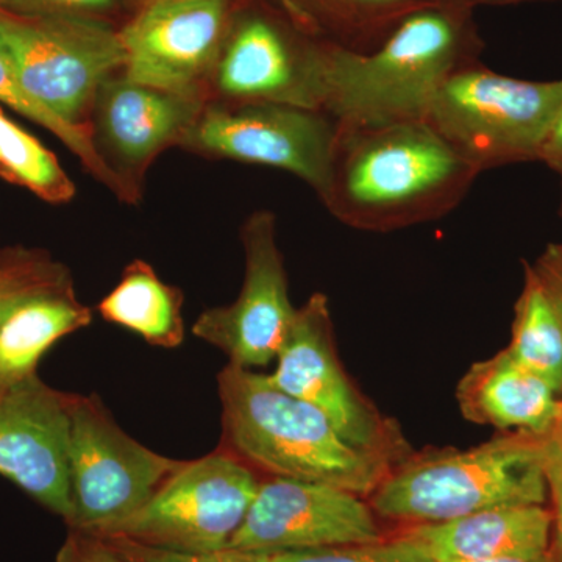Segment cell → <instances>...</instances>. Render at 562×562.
<instances>
[{
	"label": "cell",
	"instance_id": "6da1fadb",
	"mask_svg": "<svg viewBox=\"0 0 562 562\" xmlns=\"http://www.w3.org/2000/svg\"><path fill=\"white\" fill-rule=\"evenodd\" d=\"M480 173L425 120L338 125L321 201L355 231L397 232L452 213Z\"/></svg>",
	"mask_w": 562,
	"mask_h": 562
},
{
	"label": "cell",
	"instance_id": "7a4b0ae2",
	"mask_svg": "<svg viewBox=\"0 0 562 562\" xmlns=\"http://www.w3.org/2000/svg\"><path fill=\"white\" fill-rule=\"evenodd\" d=\"M473 11L458 0L425 7L368 52L327 41L325 113L342 127L424 121L443 81L479 61L484 44Z\"/></svg>",
	"mask_w": 562,
	"mask_h": 562
},
{
	"label": "cell",
	"instance_id": "3957f363",
	"mask_svg": "<svg viewBox=\"0 0 562 562\" xmlns=\"http://www.w3.org/2000/svg\"><path fill=\"white\" fill-rule=\"evenodd\" d=\"M217 386L222 447L251 468L331 484L360 497L372 495L394 469L344 441L319 409L281 391L265 373L228 362Z\"/></svg>",
	"mask_w": 562,
	"mask_h": 562
},
{
	"label": "cell",
	"instance_id": "277c9868",
	"mask_svg": "<svg viewBox=\"0 0 562 562\" xmlns=\"http://www.w3.org/2000/svg\"><path fill=\"white\" fill-rule=\"evenodd\" d=\"M547 501L543 436L512 431L462 452L412 454L373 491L371 508L390 519L438 524Z\"/></svg>",
	"mask_w": 562,
	"mask_h": 562
},
{
	"label": "cell",
	"instance_id": "5b68a950",
	"mask_svg": "<svg viewBox=\"0 0 562 562\" xmlns=\"http://www.w3.org/2000/svg\"><path fill=\"white\" fill-rule=\"evenodd\" d=\"M562 103V80L528 81L473 61L449 77L425 121L480 172L541 160Z\"/></svg>",
	"mask_w": 562,
	"mask_h": 562
},
{
	"label": "cell",
	"instance_id": "8992f818",
	"mask_svg": "<svg viewBox=\"0 0 562 562\" xmlns=\"http://www.w3.org/2000/svg\"><path fill=\"white\" fill-rule=\"evenodd\" d=\"M184 461L122 430L98 395H74L69 420V530L110 535L138 513Z\"/></svg>",
	"mask_w": 562,
	"mask_h": 562
},
{
	"label": "cell",
	"instance_id": "52a82bcc",
	"mask_svg": "<svg viewBox=\"0 0 562 562\" xmlns=\"http://www.w3.org/2000/svg\"><path fill=\"white\" fill-rule=\"evenodd\" d=\"M0 52L25 91L77 125H90L95 95L125 66L120 31L111 22L79 18L0 11Z\"/></svg>",
	"mask_w": 562,
	"mask_h": 562
},
{
	"label": "cell",
	"instance_id": "ba28073f",
	"mask_svg": "<svg viewBox=\"0 0 562 562\" xmlns=\"http://www.w3.org/2000/svg\"><path fill=\"white\" fill-rule=\"evenodd\" d=\"M325 43L271 0L236 5L213 79L228 105L324 111Z\"/></svg>",
	"mask_w": 562,
	"mask_h": 562
},
{
	"label": "cell",
	"instance_id": "9c48e42d",
	"mask_svg": "<svg viewBox=\"0 0 562 562\" xmlns=\"http://www.w3.org/2000/svg\"><path fill=\"white\" fill-rule=\"evenodd\" d=\"M254 468L222 449L183 465L110 535L184 553L225 550L260 490Z\"/></svg>",
	"mask_w": 562,
	"mask_h": 562
},
{
	"label": "cell",
	"instance_id": "30bf717a",
	"mask_svg": "<svg viewBox=\"0 0 562 562\" xmlns=\"http://www.w3.org/2000/svg\"><path fill=\"white\" fill-rule=\"evenodd\" d=\"M277 387L319 409L336 432L392 468L412 457L401 427L384 417L351 383L336 350L328 297L316 292L295 313L277 355Z\"/></svg>",
	"mask_w": 562,
	"mask_h": 562
},
{
	"label": "cell",
	"instance_id": "8fae6325",
	"mask_svg": "<svg viewBox=\"0 0 562 562\" xmlns=\"http://www.w3.org/2000/svg\"><path fill=\"white\" fill-rule=\"evenodd\" d=\"M336 138L338 124L325 111L247 103L203 110L180 146L281 169L305 181L321 199L330 179Z\"/></svg>",
	"mask_w": 562,
	"mask_h": 562
},
{
	"label": "cell",
	"instance_id": "7c38bea8",
	"mask_svg": "<svg viewBox=\"0 0 562 562\" xmlns=\"http://www.w3.org/2000/svg\"><path fill=\"white\" fill-rule=\"evenodd\" d=\"M238 0H157L120 31L122 76L179 94L202 95L214 74Z\"/></svg>",
	"mask_w": 562,
	"mask_h": 562
},
{
	"label": "cell",
	"instance_id": "4fadbf2b",
	"mask_svg": "<svg viewBox=\"0 0 562 562\" xmlns=\"http://www.w3.org/2000/svg\"><path fill=\"white\" fill-rule=\"evenodd\" d=\"M246 273L231 305L205 310L192 325L202 341L227 355L231 364L260 368L276 360L297 308L290 297L276 214L255 211L241 231Z\"/></svg>",
	"mask_w": 562,
	"mask_h": 562
},
{
	"label": "cell",
	"instance_id": "5bb4252c",
	"mask_svg": "<svg viewBox=\"0 0 562 562\" xmlns=\"http://www.w3.org/2000/svg\"><path fill=\"white\" fill-rule=\"evenodd\" d=\"M371 505L331 484L272 476L260 483L228 550L294 552L382 541Z\"/></svg>",
	"mask_w": 562,
	"mask_h": 562
},
{
	"label": "cell",
	"instance_id": "9a60e30c",
	"mask_svg": "<svg viewBox=\"0 0 562 562\" xmlns=\"http://www.w3.org/2000/svg\"><path fill=\"white\" fill-rule=\"evenodd\" d=\"M74 395L38 372L0 382V475L65 522L69 492V420Z\"/></svg>",
	"mask_w": 562,
	"mask_h": 562
},
{
	"label": "cell",
	"instance_id": "2e32d148",
	"mask_svg": "<svg viewBox=\"0 0 562 562\" xmlns=\"http://www.w3.org/2000/svg\"><path fill=\"white\" fill-rule=\"evenodd\" d=\"M205 110L203 95L158 90L111 77L92 106V136L111 169L136 191L140 176L162 150L180 146Z\"/></svg>",
	"mask_w": 562,
	"mask_h": 562
},
{
	"label": "cell",
	"instance_id": "e0dca14e",
	"mask_svg": "<svg viewBox=\"0 0 562 562\" xmlns=\"http://www.w3.org/2000/svg\"><path fill=\"white\" fill-rule=\"evenodd\" d=\"M457 398L465 419L505 432L547 436L562 412L560 395L514 360L508 349L473 362L458 383Z\"/></svg>",
	"mask_w": 562,
	"mask_h": 562
},
{
	"label": "cell",
	"instance_id": "ac0fdd59",
	"mask_svg": "<svg viewBox=\"0 0 562 562\" xmlns=\"http://www.w3.org/2000/svg\"><path fill=\"white\" fill-rule=\"evenodd\" d=\"M553 514L546 505L501 506L406 531L438 561L536 557L550 552Z\"/></svg>",
	"mask_w": 562,
	"mask_h": 562
},
{
	"label": "cell",
	"instance_id": "d6986e66",
	"mask_svg": "<svg viewBox=\"0 0 562 562\" xmlns=\"http://www.w3.org/2000/svg\"><path fill=\"white\" fill-rule=\"evenodd\" d=\"M92 312L74 284L32 295L0 324V382L38 372L41 358L55 342L88 327Z\"/></svg>",
	"mask_w": 562,
	"mask_h": 562
},
{
	"label": "cell",
	"instance_id": "ffe728a7",
	"mask_svg": "<svg viewBox=\"0 0 562 562\" xmlns=\"http://www.w3.org/2000/svg\"><path fill=\"white\" fill-rule=\"evenodd\" d=\"M317 38L368 52L414 11L457 0H271ZM461 2V0H458ZM464 3V2H462Z\"/></svg>",
	"mask_w": 562,
	"mask_h": 562
},
{
	"label": "cell",
	"instance_id": "44dd1931",
	"mask_svg": "<svg viewBox=\"0 0 562 562\" xmlns=\"http://www.w3.org/2000/svg\"><path fill=\"white\" fill-rule=\"evenodd\" d=\"M183 301V292L165 283L149 262L135 260L98 310L103 319L138 333L151 346L176 349L184 339Z\"/></svg>",
	"mask_w": 562,
	"mask_h": 562
},
{
	"label": "cell",
	"instance_id": "7402d4cb",
	"mask_svg": "<svg viewBox=\"0 0 562 562\" xmlns=\"http://www.w3.org/2000/svg\"><path fill=\"white\" fill-rule=\"evenodd\" d=\"M524 288L514 306L512 342L506 349L561 397L562 317L531 265L524 262Z\"/></svg>",
	"mask_w": 562,
	"mask_h": 562
},
{
	"label": "cell",
	"instance_id": "603a6c76",
	"mask_svg": "<svg viewBox=\"0 0 562 562\" xmlns=\"http://www.w3.org/2000/svg\"><path fill=\"white\" fill-rule=\"evenodd\" d=\"M0 177L27 188L41 201L61 205L76 198V184L57 157L0 110Z\"/></svg>",
	"mask_w": 562,
	"mask_h": 562
},
{
	"label": "cell",
	"instance_id": "cb8c5ba5",
	"mask_svg": "<svg viewBox=\"0 0 562 562\" xmlns=\"http://www.w3.org/2000/svg\"><path fill=\"white\" fill-rule=\"evenodd\" d=\"M0 102L7 103L11 109L16 110L22 116L35 121L41 127L54 133L72 154H76L81 165L110 188L114 194L120 195L122 201L136 199V191H133L124 180L110 168L109 162L103 160L101 151L95 146L92 136L91 125H77L63 120L54 111L47 109L40 101L21 87L14 74L11 72L9 63L0 52Z\"/></svg>",
	"mask_w": 562,
	"mask_h": 562
},
{
	"label": "cell",
	"instance_id": "d4e9b609",
	"mask_svg": "<svg viewBox=\"0 0 562 562\" xmlns=\"http://www.w3.org/2000/svg\"><path fill=\"white\" fill-rule=\"evenodd\" d=\"M74 284L72 273L49 251L29 247L0 249V324L32 295Z\"/></svg>",
	"mask_w": 562,
	"mask_h": 562
},
{
	"label": "cell",
	"instance_id": "484cf974",
	"mask_svg": "<svg viewBox=\"0 0 562 562\" xmlns=\"http://www.w3.org/2000/svg\"><path fill=\"white\" fill-rule=\"evenodd\" d=\"M254 554L260 562H436L424 543L408 532L391 541Z\"/></svg>",
	"mask_w": 562,
	"mask_h": 562
},
{
	"label": "cell",
	"instance_id": "4316f807",
	"mask_svg": "<svg viewBox=\"0 0 562 562\" xmlns=\"http://www.w3.org/2000/svg\"><path fill=\"white\" fill-rule=\"evenodd\" d=\"M131 3L133 0H0V11L27 18H79L110 22Z\"/></svg>",
	"mask_w": 562,
	"mask_h": 562
},
{
	"label": "cell",
	"instance_id": "83f0119b",
	"mask_svg": "<svg viewBox=\"0 0 562 562\" xmlns=\"http://www.w3.org/2000/svg\"><path fill=\"white\" fill-rule=\"evenodd\" d=\"M103 539L128 562H260L254 553L239 552V550L225 549L211 553H184L146 546V543L122 538V536H109Z\"/></svg>",
	"mask_w": 562,
	"mask_h": 562
},
{
	"label": "cell",
	"instance_id": "f1b7e54d",
	"mask_svg": "<svg viewBox=\"0 0 562 562\" xmlns=\"http://www.w3.org/2000/svg\"><path fill=\"white\" fill-rule=\"evenodd\" d=\"M54 562H128L103 538L90 532L69 530Z\"/></svg>",
	"mask_w": 562,
	"mask_h": 562
},
{
	"label": "cell",
	"instance_id": "f546056e",
	"mask_svg": "<svg viewBox=\"0 0 562 562\" xmlns=\"http://www.w3.org/2000/svg\"><path fill=\"white\" fill-rule=\"evenodd\" d=\"M531 268L562 317V244H550ZM549 435L562 442V412Z\"/></svg>",
	"mask_w": 562,
	"mask_h": 562
},
{
	"label": "cell",
	"instance_id": "4dcf8cb0",
	"mask_svg": "<svg viewBox=\"0 0 562 562\" xmlns=\"http://www.w3.org/2000/svg\"><path fill=\"white\" fill-rule=\"evenodd\" d=\"M543 469L552 506L562 508V442L552 436H543Z\"/></svg>",
	"mask_w": 562,
	"mask_h": 562
},
{
	"label": "cell",
	"instance_id": "1f68e13d",
	"mask_svg": "<svg viewBox=\"0 0 562 562\" xmlns=\"http://www.w3.org/2000/svg\"><path fill=\"white\" fill-rule=\"evenodd\" d=\"M549 168L554 169L558 173H562V103L557 117H554L552 128L547 136L541 151V160Z\"/></svg>",
	"mask_w": 562,
	"mask_h": 562
},
{
	"label": "cell",
	"instance_id": "d6a6232c",
	"mask_svg": "<svg viewBox=\"0 0 562 562\" xmlns=\"http://www.w3.org/2000/svg\"><path fill=\"white\" fill-rule=\"evenodd\" d=\"M553 530L552 543H550V553L554 562H562V508L552 506Z\"/></svg>",
	"mask_w": 562,
	"mask_h": 562
},
{
	"label": "cell",
	"instance_id": "836d02e7",
	"mask_svg": "<svg viewBox=\"0 0 562 562\" xmlns=\"http://www.w3.org/2000/svg\"><path fill=\"white\" fill-rule=\"evenodd\" d=\"M438 562H554L552 553L536 554V557H501L487 558V560L472 561H438Z\"/></svg>",
	"mask_w": 562,
	"mask_h": 562
},
{
	"label": "cell",
	"instance_id": "e575fe53",
	"mask_svg": "<svg viewBox=\"0 0 562 562\" xmlns=\"http://www.w3.org/2000/svg\"><path fill=\"white\" fill-rule=\"evenodd\" d=\"M461 2L475 10L479 5H509V3L538 2V0H461Z\"/></svg>",
	"mask_w": 562,
	"mask_h": 562
},
{
	"label": "cell",
	"instance_id": "d590c367",
	"mask_svg": "<svg viewBox=\"0 0 562 562\" xmlns=\"http://www.w3.org/2000/svg\"><path fill=\"white\" fill-rule=\"evenodd\" d=\"M157 2V0H133V3H135L136 9H139V7L147 5V3Z\"/></svg>",
	"mask_w": 562,
	"mask_h": 562
},
{
	"label": "cell",
	"instance_id": "8d00e7d4",
	"mask_svg": "<svg viewBox=\"0 0 562 562\" xmlns=\"http://www.w3.org/2000/svg\"><path fill=\"white\" fill-rule=\"evenodd\" d=\"M561 177H562V173H561ZM560 211H561V216H562V195H561V209H560Z\"/></svg>",
	"mask_w": 562,
	"mask_h": 562
}]
</instances>
